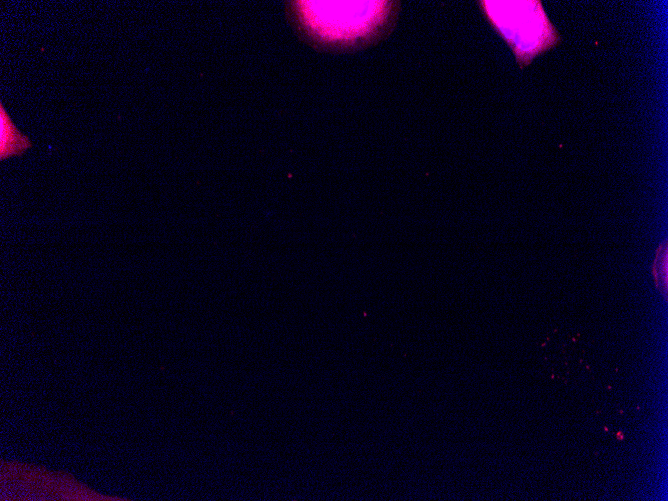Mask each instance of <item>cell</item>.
Masks as SVG:
<instances>
[{"mask_svg": "<svg viewBox=\"0 0 668 501\" xmlns=\"http://www.w3.org/2000/svg\"><path fill=\"white\" fill-rule=\"evenodd\" d=\"M298 17L307 32L319 41L364 43L381 36L392 18L393 2L302 1L296 2Z\"/></svg>", "mask_w": 668, "mask_h": 501, "instance_id": "cell-1", "label": "cell"}, {"mask_svg": "<svg viewBox=\"0 0 668 501\" xmlns=\"http://www.w3.org/2000/svg\"><path fill=\"white\" fill-rule=\"evenodd\" d=\"M484 12L521 64L554 45L559 36L539 1H483Z\"/></svg>", "mask_w": 668, "mask_h": 501, "instance_id": "cell-2", "label": "cell"}, {"mask_svg": "<svg viewBox=\"0 0 668 501\" xmlns=\"http://www.w3.org/2000/svg\"><path fill=\"white\" fill-rule=\"evenodd\" d=\"M32 146L28 137L14 125L8 113L0 104V157L1 160L23 154Z\"/></svg>", "mask_w": 668, "mask_h": 501, "instance_id": "cell-3", "label": "cell"}]
</instances>
